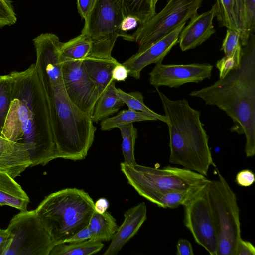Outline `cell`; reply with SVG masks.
Masks as SVG:
<instances>
[{"mask_svg": "<svg viewBox=\"0 0 255 255\" xmlns=\"http://www.w3.org/2000/svg\"><path fill=\"white\" fill-rule=\"evenodd\" d=\"M12 101L2 137L25 145L31 166L56 159L47 97L35 64L9 73Z\"/></svg>", "mask_w": 255, "mask_h": 255, "instance_id": "6da1fadb", "label": "cell"}, {"mask_svg": "<svg viewBox=\"0 0 255 255\" xmlns=\"http://www.w3.org/2000/svg\"><path fill=\"white\" fill-rule=\"evenodd\" d=\"M242 47L241 65L210 86L194 90L191 97L224 111L233 122L232 132L244 134L247 157L255 154V35Z\"/></svg>", "mask_w": 255, "mask_h": 255, "instance_id": "7a4b0ae2", "label": "cell"}, {"mask_svg": "<svg viewBox=\"0 0 255 255\" xmlns=\"http://www.w3.org/2000/svg\"><path fill=\"white\" fill-rule=\"evenodd\" d=\"M168 127L169 162L208 175L211 166L216 167L209 146V136L200 119V111L186 99L173 100L156 88Z\"/></svg>", "mask_w": 255, "mask_h": 255, "instance_id": "3957f363", "label": "cell"}, {"mask_svg": "<svg viewBox=\"0 0 255 255\" xmlns=\"http://www.w3.org/2000/svg\"><path fill=\"white\" fill-rule=\"evenodd\" d=\"M40 78L49 104L56 158L83 160L96 131L92 118L71 101L63 82L52 84Z\"/></svg>", "mask_w": 255, "mask_h": 255, "instance_id": "277c9868", "label": "cell"}, {"mask_svg": "<svg viewBox=\"0 0 255 255\" xmlns=\"http://www.w3.org/2000/svg\"><path fill=\"white\" fill-rule=\"evenodd\" d=\"M35 211L55 245L89 225L94 202L83 189L67 188L46 196Z\"/></svg>", "mask_w": 255, "mask_h": 255, "instance_id": "5b68a950", "label": "cell"}, {"mask_svg": "<svg viewBox=\"0 0 255 255\" xmlns=\"http://www.w3.org/2000/svg\"><path fill=\"white\" fill-rule=\"evenodd\" d=\"M120 167L128 183L152 203L161 195L198 188L210 181L197 172L170 165L160 169L123 162Z\"/></svg>", "mask_w": 255, "mask_h": 255, "instance_id": "8992f818", "label": "cell"}, {"mask_svg": "<svg viewBox=\"0 0 255 255\" xmlns=\"http://www.w3.org/2000/svg\"><path fill=\"white\" fill-rule=\"evenodd\" d=\"M218 171V179L210 180L207 184L218 236L217 255H235L237 243L241 238L240 209L236 194Z\"/></svg>", "mask_w": 255, "mask_h": 255, "instance_id": "52a82bcc", "label": "cell"}, {"mask_svg": "<svg viewBox=\"0 0 255 255\" xmlns=\"http://www.w3.org/2000/svg\"><path fill=\"white\" fill-rule=\"evenodd\" d=\"M123 12L115 0H96L81 31L93 44V58H109L117 39L133 41L131 34L121 29Z\"/></svg>", "mask_w": 255, "mask_h": 255, "instance_id": "ba28073f", "label": "cell"}, {"mask_svg": "<svg viewBox=\"0 0 255 255\" xmlns=\"http://www.w3.org/2000/svg\"><path fill=\"white\" fill-rule=\"evenodd\" d=\"M202 0H168L164 8L131 34L140 52L198 14Z\"/></svg>", "mask_w": 255, "mask_h": 255, "instance_id": "9c48e42d", "label": "cell"}, {"mask_svg": "<svg viewBox=\"0 0 255 255\" xmlns=\"http://www.w3.org/2000/svg\"><path fill=\"white\" fill-rule=\"evenodd\" d=\"M7 229L12 240L4 255H49L54 246L35 210L14 215Z\"/></svg>", "mask_w": 255, "mask_h": 255, "instance_id": "30bf717a", "label": "cell"}, {"mask_svg": "<svg viewBox=\"0 0 255 255\" xmlns=\"http://www.w3.org/2000/svg\"><path fill=\"white\" fill-rule=\"evenodd\" d=\"M208 183L183 206V221L197 244L210 255H217L218 236L208 195Z\"/></svg>", "mask_w": 255, "mask_h": 255, "instance_id": "8fae6325", "label": "cell"}, {"mask_svg": "<svg viewBox=\"0 0 255 255\" xmlns=\"http://www.w3.org/2000/svg\"><path fill=\"white\" fill-rule=\"evenodd\" d=\"M62 75L69 99L91 118L99 96L95 84L86 72L83 60H64Z\"/></svg>", "mask_w": 255, "mask_h": 255, "instance_id": "7c38bea8", "label": "cell"}, {"mask_svg": "<svg viewBox=\"0 0 255 255\" xmlns=\"http://www.w3.org/2000/svg\"><path fill=\"white\" fill-rule=\"evenodd\" d=\"M213 66L209 63L156 64L149 73V82L155 88H176L188 83H198L212 76Z\"/></svg>", "mask_w": 255, "mask_h": 255, "instance_id": "4fadbf2b", "label": "cell"}, {"mask_svg": "<svg viewBox=\"0 0 255 255\" xmlns=\"http://www.w3.org/2000/svg\"><path fill=\"white\" fill-rule=\"evenodd\" d=\"M36 50V68L41 78L51 84L63 82L62 42L53 33H43L33 39Z\"/></svg>", "mask_w": 255, "mask_h": 255, "instance_id": "5bb4252c", "label": "cell"}, {"mask_svg": "<svg viewBox=\"0 0 255 255\" xmlns=\"http://www.w3.org/2000/svg\"><path fill=\"white\" fill-rule=\"evenodd\" d=\"M186 23L183 24L165 36L153 43L144 50L137 52L122 64L129 71V75L136 79L140 77L141 72L151 64L162 63L178 40L180 32Z\"/></svg>", "mask_w": 255, "mask_h": 255, "instance_id": "9a60e30c", "label": "cell"}, {"mask_svg": "<svg viewBox=\"0 0 255 255\" xmlns=\"http://www.w3.org/2000/svg\"><path fill=\"white\" fill-rule=\"evenodd\" d=\"M217 11L218 6L215 2L210 10L194 16L187 25L184 26L177 42L182 51L195 48L215 33L213 21Z\"/></svg>", "mask_w": 255, "mask_h": 255, "instance_id": "2e32d148", "label": "cell"}, {"mask_svg": "<svg viewBox=\"0 0 255 255\" xmlns=\"http://www.w3.org/2000/svg\"><path fill=\"white\" fill-rule=\"evenodd\" d=\"M147 218V208L144 202L128 210L124 220L119 226L103 255H116L123 246L138 231Z\"/></svg>", "mask_w": 255, "mask_h": 255, "instance_id": "e0dca14e", "label": "cell"}, {"mask_svg": "<svg viewBox=\"0 0 255 255\" xmlns=\"http://www.w3.org/2000/svg\"><path fill=\"white\" fill-rule=\"evenodd\" d=\"M31 166L25 145L0 136V171L5 172L15 179Z\"/></svg>", "mask_w": 255, "mask_h": 255, "instance_id": "ac0fdd59", "label": "cell"}, {"mask_svg": "<svg viewBox=\"0 0 255 255\" xmlns=\"http://www.w3.org/2000/svg\"><path fill=\"white\" fill-rule=\"evenodd\" d=\"M83 62L86 72L95 84L100 96L114 81L112 71L119 62L109 58H86Z\"/></svg>", "mask_w": 255, "mask_h": 255, "instance_id": "d6986e66", "label": "cell"}, {"mask_svg": "<svg viewBox=\"0 0 255 255\" xmlns=\"http://www.w3.org/2000/svg\"><path fill=\"white\" fill-rule=\"evenodd\" d=\"M29 198L18 184L8 173L0 171V205H7L20 210H27Z\"/></svg>", "mask_w": 255, "mask_h": 255, "instance_id": "ffe728a7", "label": "cell"}, {"mask_svg": "<svg viewBox=\"0 0 255 255\" xmlns=\"http://www.w3.org/2000/svg\"><path fill=\"white\" fill-rule=\"evenodd\" d=\"M216 17L222 26L243 34L245 24L243 0H218ZM241 38V37H240Z\"/></svg>", "mask_w": 255, "mask_h": 255, "instance_id": "44dd1931", "label": "cell"}, {"mask_svg": "<svg viewBox=\"0 0 255 255\" xmlns=\"http://www.w3.org/2000/svg\"><path fill=\"white\" fill-rule=\"evenodd\" d=\"M115 82L114 80L99 96L91 117L93 122L98 123L113 115L124 105L118 95Z\"/></svg>", "mask_w": 255, "mask_h": 255, "instance_id": "7402d4cb", "label": "cell"}, {"mask_svg": "<svg viewBox=\"0 0 255 255\" xmlns=\"http://www.w3.org/2000/svg\"><path fill=\"white\" fill-rule=\"evenodd\" d=\"M88 226L92 233L90 239L101 242L111 240L119 227L116 219L107 211L101 214L95 211Z\"/></svg>", "mask_w": 255, "mask_h": 255, "instance_id": "603a6c76", "label": "cell"}, {"mask_svg": "<svg viewBox=\"0 0 255 255\" xmlns=\"http://www.w3.org/2000/svg\"><path fill=\"white\" fill-rule=\"evenodd\" d=\"M61 52L63 61L93 58V44L86 35L81 33L67 42H62Z\"/></svg>", "mask_w": 255, "mask_h": 255, "instance_id": "cb8c5ba5", "label": "cell"}, {"mask_svg": "<svg viewBox=\"0 0 255 255\" xmlns=\"http://www.w3.org/2000/svg\"><path fill=\"white\" fill-rule=\"evenodd\" d=\"M121 9L124 16L135 17L139 25L148 21L156 12L152 0H115Z\"/></svg>", "mask_w": 255, "mask_h": 255, "instance_id": "d4e9b609", "label": "cell"}, {"mask_svg": "<svg viewBox=\"0 0 255 255\" xmlns=\"http://www.w3.org/2000/svg\"><path fill=\"white\" fill-rule=\"evenodd\" d=\"M103 247L102 242L90 239L68 245L61 243L55 245L49 255H90L98 253Z\"/></svg>", "mask_w": 255, "mask_h": 255, "instance_id": "484cf974", "label": "cell"}, {"mask_svg": "<svg viewBox=\"0 0 255 255\" xmlns=\"http://www.w3.org/2000/svg\"><path fill=\"white\" fill-rule=\"evenodd\" d=\"M157 119L149 114L128 109L121 111L116 115L107 118L100 123L102 131H109L119 126L145 121H157Z\"/></svg>", "mask_w": 255, "mask_h": 255, "instance_id": "4316f807", "label": "cell"}, {"mask_svg": "<svg viewBox=\"0 0 255 255\" xmlns=\"http://www.w3.org/2000/svg\"><path fill=\"white\" fill-rule=\"evenodd\" d=\"M121 133L122 150L124 162L133 165L136 164L134 157V147L138 137L137 129L133 123L119 126Z\"/></svg>", "mask_w": 255, "mask_h": 255, "instance_id": "83f0119b", "label": "cell"}, {"mask_svg": "<svg viewBox=\"0 0 255 255\" xmlns=\"http://www.w3.org/2000/svg\"><path fill=\"white\" fill-rule=\"evenodd\" d=\"M119 97L126 104L128 109L136 111L149 114L155 117L158 120L167 123L165 115H160L152 110L144 102V97L139 91H133L127 93L120 88H117Z\"/></svg>", "mask_w": 255, "mask_h": 255, "instance_id": "f1b7e54d", "label": "cell"}, {"mask_svg": "<svg viewBox=\"0 0 255 255\" xmlns=\"http://www.w3.org/2000/svg\"><path fill=\"white\" fill-rule=\"evenodd\" d=\"M12 101V80L9 74L0 76V136Z\"/></svg>", "mask_w": 255, "mask_h": 255, "instance_id": "f546056e", "label": "cell"}, {"mask_svg": "<svg viewBox=\"0 0 255 255\" xmlns=\"http://www.w3.org/2000/svg\"><path fill=\"white\" fill-rule=\"evenodd\" d=\"M202 187L187 191L169 192L160 196L153 203L159 207L175 209L184 206Z\"/></svg>", "mask_w": 255, "mask_h": 255, "instance_id": "4dcf8cb0", "label": "cell"}, {"mask_svg": "<svg viewBox=\"0 0 255 255\" xmlns=\"http://www.w3.org/2000/svg\"><path fill=\"white\" fill-rule=\"evenodd\" d=\"M242 54V47L240 45L232 55H225L217 61L216 67L219 72V79L224 78L230 71L239 68L241 63Z\"/></svg>", "mask_w": 255, "mask_h": 255, "instance_id": "1f68e13d", "label": "cell"}, {"mask_svg": "<svg viewBox=\"0 0 255 255\" xmlns=\"http://www.w3.org/2000/svg\"><path fill=\"white\" fill-rule=\"evenodd\" d=\"M245 24L244 32L240 38L242 46H245L250 35L255 31V0H243Z\"/></svg>", "mask_w": 255, "mask_h": 255, "instance_id": "d6a6232c", "label": "cell"}, {"mask_svg": "<svg viewBox=\"0 0 255 255\" xmlns=\"http://www.w3.org/2000/svg\"><path fill=\"white\" fill-rule=\"evenodd\" d=\"M12 3L10 0H0V28L13 25L17 21Z\"/></svg>", "mask_w": 255, "mask_h": 255, "instance_id": "836d02e7", "label": "cell"}, {"mask_svg": "<svg viewBox=\"0 0 255 255\" xmlns=\"http://www.w3.org/2000/svg\"><path fill=\"white\" fill-rule=\"evenodd\" d=\"M241 33L234 29L227 28L225 37L223 41L221 50L225 56L232 55L241 44Z\"/></svg>", "mask_w": 255, "mask_h": 255, "instance_id": "e575fe53", "label": "cell"}, {"mask_svg": "<svg viewBox=\"0 0 255 255\" xmlns=\"http://www.w3.org/2000/svg\"><path fill=\"white\" fill-rule=\"evenodd\" d=\"M255 181L254 172L249 169H244L240 171L236 175L235 182L241 186L249 187Z\"/></svg>", "mask_w": 255, "mask_h": 255, "instance_id": "d590c367", "label": "cell"}, {"mask_svg": "<svg viewBox=\"0 0 255 255\" xmlns=\"http://www.w3.org/2000/svg\"><path fill=\"white\" fill-rule=\"evenodd\" d=\"M255 248L249 241L241 238L238 241L235 255H255Z\"/></svg>", "mask_w": 255, "mask_h": 255, "instance_id": "8d00e7d4", "label": "cell"}, {"mask_svg": "<svg viewBox=\"0 0 255 255\" xmlns=\"http://www.w3.org/2000/svg\"><path fill=\"white\" fill-rule=\"evenodd\" d=\"M76 1L78 13L85 20L92 9L96 0H76Z\"/></svg>", "mask_w": 255, "mask_h": 255, "instance_id": "74e56055", "label": "cell"}, {"mask_svg": "<svg viewBox=\"0 0 255 255\" xmlns=\"http://www.w3.org/2000/svg\"><path fill=\"white\" fill-rule=\"evenodd\" d=\"M92 235V231L88 226L65 240L63 243H71L84 241L90 239Z\"/></svg>", "mask_w": 255, "mask_h": 255, "instance_id": "f35d334b", "label": "cell"}, {"mask_svg": "<svg viewBox=\"0 0 255 255\" xmlns=\"http://www.w3.org/2000/svg\"><path fill=\"white\" fill-rule=\"evenodd\" d=\"M128 75V70L122 63L117 64L112 71V78L115 81H125Z\"/></svg>", "mask_w": 255, "mask_h": 255, "instance_id": "ab89813d", "label": "cell"}, {"mask_svg": "<svg viewBox=\"0 0 255 255\" xmlns=\"http://www.w3.org/2000/svg\"><path fill=\"white\" fill-rule=\"evenodd\" d=\"M12 240V236L8 230L0 229V255H4L10 246Z\"/></svg>", "mask_w": 255, "mask_h": 255, "instance_id": "60d3db41", "label": "cell"}, {"mask_svg": "<svg viewBox=\"0 0 255 255\" xmlns=\"http://www.w3.org/2000/svg\"><path fill=\"white\" fill-rule=\"evenodd\" d=\"M177 255H194L193 248L190 242L186 239H180L178 240L177 245Z\"/></svg>", "mask_w": 255, "mask_h": 255, "instance_id": "b9f144b4", "label": "cell"}, {"mask_svg": "<svg viewBox=\"0 0 255 255\" xmlns=\"http://www.w3.org/2000/svg\"><path fill=\"white\" fill-rule=\"evenodd\" d=\"M138 22L137 20L134 17L127 16L124 17L121 24V29L125 32L135 28Z\"/></svg>", "mask_w": 255, "mask_h": 255, "instance_id": "7bdbcfd3", "label": "cell"}, {"mask_svg": "<svg viewBox=\"0 0 255 255\" xmlns=\"http://www.w3.org/2000/svg\"><path fill=\"white\" fill-rule=\"evenodd\" d=\"M109 207V202L106 198H101L94 203L95 211L99 213L106 212Z\"/></svg>", "mask_w": 255, "mask_h": 255, "instance_id": "ee69618b", "label": "cell"}, {"mask_svg": "<svg viewBox=\"0 0 255 255\" xmlns=\"http://www.w3.org/2000/svg\"><path fill=\"white\" fill-rule=\"evenodd\" d=\"M158 0H152V2L154 6L156 7V5Z\"/></svg>", "mask_w": 255, "mask_h": 255, "instance_id": "f6af8a7d", "label": "cell"}, {"mask_svg": "<svg viewBox=\"0 0 255 255\" xmlns=\"http://www.w3.org/2000/svg\"><path fill=\"white\" fill-rule=\"evenodd\" d=\"M218 0H216V2H218Z\"/></svg>", "mask_w": 255, "mask_h": 255, "instance_id": "bcb514c9", "label": "cell"}]
</instances>
